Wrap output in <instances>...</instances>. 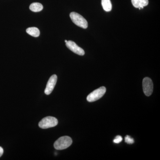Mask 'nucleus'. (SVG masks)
Masks as SVG:
<instances>
[{
	"instance_id": "obj_13",
	"label": "nucleus",
	"mask_w": 160,
	"mask_h": 160,
	"mask_svg": "<svg viewBox=\"0 0 160 160\" xmlns=\"http://www.w3.org/2000/svg\"><path fill=\"white\" fill-rule=\"evenodd\" d=\"M122 141V138L121 136L118 135L116 137L114 140H113V142L118 144L121 142Z\"/></svg>"
},
{
	"instance_id": "obj_8",
	"label": "nucleus",
	"mask_w": 160,
	"mask_h": 160,
	"mask_svg": "<svg viewBox=\"0 0 160 160\" xmlns=\"http://www.w3.org/2000/svg\"><path fill=\"white\" fill-rule=\"evenodd\" d=\"M132 3L134 7L141 9L149 4L148 0H131Z\"/></svg>"
},
{
	"instance_id": "obj_12",
	"label": "nucleus",
	"mask_w": 160,
	"mask_h": 160,
	"mask_svg": "<svg viewBox=\"0 0 160 160\" xmlns=\"http://www.w3.org/2000/svg\"><path fill=\"white\" fill-rule=\"evenodd\" d=\"M125 142L128 144H132L134 142L133 139L128 135L126 136V137H125Z\"/></svg>"
},
{
	"instance_id": "obj_11",
	"label": "nucleus",
	"mask_w": 160,
	"mask_h": 160,
	"mask_svg": "<svg viewBox=\"0 0 160 160\" xmlns=\"http://www.w3.org/2000/svg\"><path fill=\"white\" fill-rule=\"evenodd\" d=\"M102 5L105 11L109 12L112 10V5L110 0H102Z\"/></svg>"
},
{
	"instance_id": "obj_1",
	"label": "nucleus",
	"mask_w": 160,
	"mask_h": 160,
	"mask_svg": "<svg viewBox=\"0 0 160 160\" xmlns=\"http://www.w3.org/2000/svg\"><path fill=\"white\" fill-rule=\"evenodd\" d=\"M72 142V140L69 137H62L55 142L54 147L57 150H63L71 146Z\"/></svg>"
},
{
	"instance_id": "obj_15",
	"label": "nucleus",
	"mask_w": 160,
	"mask_h": 160,
	"mask_svg": "<svg viewBox=\"0 0 160 160\" xmlns=\"http://www.w3.org/2000/svg\"><path fill=\"white\" fill-rule=\"evenodd\" d=\"M67 42H68V41H67V40H65V42L66 43Z\"/></svg>"
},
{
	"instance_id": "obj_4",
	"label": "nucleus",
	"mask_w": 160,
	"mask_h": 160,
	"mask_svg": "<svg viewBox=\"0 0 160 160\" xmlns=\"http://www.w3.org/2000/svg\"><path fill=\"white\" fill-rule=\"evenodd\" d=\"M106 92V87L102 86L96 89L87 96V100L89 102H93L102 98Z\"/></svg>"
},
{
	"instance_id": "obj_6",
	"label": "nucleus",
	"mask_w": 160,
	"mask_h": 160,
	"mask_svg": "<svg viewBox=\"0 0 160 160\" xmlns=\"http://www.w3.org/2000/svg\"><path fill=\"white\" fill-rule=\"evenodd\" d=\"M66 46L68 49L79 55L83 56L85 54V51L82 48L78 46L73 41H69L66 43Z\"/></svg>"
},
{
	"instance_id": "obj_10",
	"label": "nucleus",
	"mask_w": 160,
	"mask_h": 160,
	"mask_svg": "<svg viewBox=\"0 0 160 160\" xmlns=\"http://www.w3.org/2000/svg\"><path fill=\"white\" fill-rule=\"evenodd\" d=\"M29 9L31 11L34 12H40L42 10L43 6L41 3H33L30 5L29 6Z\"/></svg>"
},
{
	"instance_id": "obj_3",
	"label": "nucleus",
	"mask_w": 160,
	"mask_h": 160,
	"mask_svg": "<svg viewBox=\"0 0 160 160\" xmlns=\"http://www.w3.org/2000/svg\"><path fill=\"white\" fill-rule=\"evenodd\" d=\"M58 121L56 118L53 117H47L43 118L39 123V126L42 129H48L56 126Z\"/></svg>"
},
{
	"instance_id": "obj_14",
	"label": "nucleus",
	"mask_w": 160,
	"mask_h": 160,
	"mask_svg": "<svg viewBox=\"0 0 160 160\" xmlns=\"http://www.w3.org/2000/svg\"><path fill=\"white\" fill-rule=\"evenodd\" d=\"M3 152H4V150H3V148L0 146V157L2 155Z\"/></svg>"
},
{
	"instance_id": "obj_2",
	"label": "nucleus",
	"mask_w": 160,
	"mask_h": 160,
	"mask_svg": "<svg viewBox=\"0 0 160 160\" xmlns=\"http://www.w3.org/2000/svg\"><path fill=\"white\" fill-rule=\"evenodd\" d=\"M70 17L72 22L79 27L83 29H86L88 27V22L85 18L79 13L72 12L70 14Z\"/></svg>"
},
{
	"instance_id": "obj_5",
	"label": "nucleus",
	"mask_w": 160,
	"mask_h": 160,
	"mask_svg": "<svg viewBox=\"0 0 160 160\" xmlns=\"http://www.w3.org/2000/svg\"><path fill=\"white\" fill-rule=\"evenodd\" d=\"M143 89L144 93L147 96H149L152 94L153 85L152 81L150 78L146 77L143 79Z\"/></svg>"
},
{
	"instance_id": "obj_7",
	"label": "nucleus",
	"mask_w": 160,
	"mask_h": 160,
	"mask_svg": "<svg viewBox=\"0 0 160 160\" xmlns=\"http://www.w3.org/2000/svg\"><path fill=\"white\" fill-rule=\"evenodd\" d=\"M57 79L58 77L56 75H53L49 78L45 90V93L46 95L50 94L53 91L57 82Z\"/></svg>"
},
{
	"instance_id": "obj_9",
	"label": "nucleus",
	"mask_w": 160,
	"mask_h": 160,
	"mask_svg": "<svg viewBox=\"0 0 160 160\" xmlns=\"http://www.w3.org/2000/svg\"><path fill=\"white\" fill-rule=\"evenodd\" d=\"M26 32L34 37H38L40 34L39 30L36 27H30L26 29Z\"/></svg>"
}]
</instances>
